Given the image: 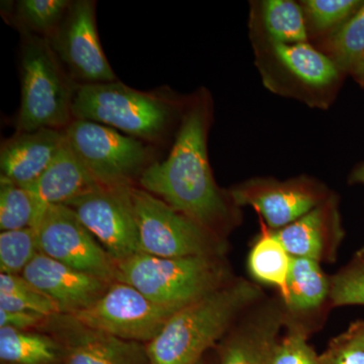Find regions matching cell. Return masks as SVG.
Wrapping results in <instances>:
<instances>
[{
    "label": "cell",
    "mask_w": 364,
    "mask_h": 364,
    "mask_svg": "<svg viewBox=\"0 0 364 364\" xmlns=\"http://www.w3.org/2000/svg\"><path fill=\"white\" fill-rule=\"evenodd\" d=\"M212 98L196 93L184 107L168 157L155 161L139 179L141 188L226 240L240 225V208L215 183L208 155Z\"/></svg>",
    "instance_id": "6da1fadb"
},
{
    "label": "cell",
    "mask_w": 364,
    "mask_h": 364,
    "mask_svg": "<svg viewBox=\"0 0 364 364\" xmlns=\"http://www.w3.org/2000/svg\"><path fill=\"white\" fill-rule=\"evenodd\" d=\"M265 298L256 282L234 279L181 309L146 344L151 364H198L248 309Z\"/></svg>",
    "instance_id": "7a4b0ae2"
},
{
    "label": "cell",
    "mask_w": 364,
    "mask_h": 364,
    "mask_svg": "<svg viewBox=\"0 0 364 364\" xmlns=\"http://www.w3.org/2000/svg\"><path fill=\"white\" fill-rule=\"evenodd\" d=\"M117 282L178 311L234 279L224 256L164 258L139 252L117 262Z\"/></svg>",
    "instance_id": "3957f363"
},
{
    "label": "cell",
    "mask_w": 364,
    "mask_h": 364,
    "mask_svg": "<svg viewBox=\"0 0 364 364\" xmlns=\"http://www.w3.org/2000/svg\"><path fill=\"white\" fill-rule=\"evenodd\" d=\"M179 114L176 100L119 81L78 85L72 105L74 119L105 124L146 143L164 138Z\"/></svg>",
    "instance_id": "277c9868"
},
{
    "label": "cell",
    "mask_w": 364,
    "mask_h": 364,
    "mask_svg": "<svg viewBox=\"0 0 364 364\" xmlns=\"http://www.w3.org/2000/svg\"><path fill=\"white\" fill-rule=\"evenodd\" d=\"M21 61L18 132L65 130L74 119L72 105L78 85L64 70L46 38L23 33Z\"/></svg>",
    "instance_id": "5b68a950"
},
{
    "label": "cell",
    "mask_w": 364,
    "mask_h": 364,
    "mask_svg": "<svg viewBox=\"0 0 364 364\" xmlns=\"http://www.w3.org/2000/svg\"><path fill=\"white\" fill-rule=\"evenodd\" d=\"M256 64L270 90L303 100L311 107L331 102L342 72L325 53L309 43L277 44L255 40Z\"/></svg>",
    "instance_id": "8992f818"
},
{
    "label": "cell",
    "mask_w": 364,
    "mask_h": 364,
    "mask_svg": "<svg viewBox=\"0 0 364 364\" xmlns=\"http://www.w3.org/2000/svg\"><path fill=\"white\" fill-rule=\"evenodd\" d=\"M64 134L74 154L102 186H134L155 162L147 143L105 124L73 119Z\"/></svg>",
    "instance_id": "52a82bcc"
},
{
    "label": "cell",
    "mask_w": 364,
    "mask_h": 364,
    "mask_svg": "<svg viewBox=\"0 0 364 364\" xmlns=\"http://www.w3.org/2000/svg\"><path fill=\"white\" fill-rule=\"evenodd\" d=\"M140 252L164 258L225 256L226 240L143 188H131Z\"/></svg>",
    "instance_id": "ba28073f"
},
{
    "label": "cell",
    "mask_w": 364,
    "mask_h": 364,
    "mask_svg": "<svg viewBox=\"0 0 364 364\" xmlns=\"http://www.w3.org/2000/svg\"><path fill=\"white\" fill-rule=\"evenodd\" d=\"M177 312L151 301L130 284L116 282L97 303L70 316L92 329L146 345L156 338Z\"/></svg>",
    "instance_id": "9c48e42d"
},
{
    "label": "cell",
    "mask_w": 364,
    "mask_h": 364,
    "mask_svg": "<svg viewBox=\"0 0 364 364\" xmlns=\"http://www.w3.org/2000/svg\"><path fill=\"white\" fill-rule=\"evenodd\" d=\"M35 230L41 253L109 284L117 282V263L70 208L50 207Z\"/></svg>",
    "instance_id": "30bf717a"
},
{
    "label": "cell",
    "mask_w": 364,
    "mask_h": 364,
    "mask_svg": "<svg viewBox=\"0 0 364 364\" xmlns=\"http://www.w3.org/2000/svg\"><path fill=\"white\" fill-rule=\"evenodd\" d=\"M132 188L100 186L65 205L116 263L140 252Z\"/></svg>",
    "instance_id": "8fae6325"
},
{
    "label": "cell",
    "mask_w": 364,
    "mask_h": 364,
    "mask_svg": "<svg viewBox=\"0 0 364 364\" xmlns=\"http://www.w3.org/2000/svg\"><path fill=\"white\" fill-rule=\"evenodd\" d=\"M48 41L73 80L83 85L117 81L98 38L95 1H72L61 25Z\"/></svg>",
    "instance_id": "7c38bea8"
},
{
    "label": "cell",
    "mask_w": 364,
    "mask_h": 364,
    "mask_svg": "<svg viewBox=\"0 0 364 364\" xmlns=\"http://www.w3.org/2000/svg\"><path fill=\"white\" fill-rule=\"evenodd\" d=\"M238 208L257 210L270 230L289 226L332 193L324 184L306 176L279 181L274 178H252L228 191Z\"/></svg>",
    "instance_id": "4fadbf2b"
},
{
    "label": "cell",
    "mask_w": 364,
    "mask_h": 364,
    "mask_svg": "<svg viewBox=\"0 0 364 364\" xmlns=\"http://www.w3.org/2000/svg\"><path fill=\"white\" fill-rule=\"evenodd\" d=\"M287 320L279 296L261 299L236 321L215 346L219 364H268Z\"/></svg>",
    "instance_id": "5bb4252c"
},
{
    "label": "cell",
    "mask_w": 364,
    "mask_h": 364,
    "mask_svg": "<svg viewBox=\"0 0 364 364\" xmlns=\"http://www.w3.org/2000/svg\"><path fill=\"white\" fill-rule=\"evenodd\" d=\"M48 323L63 348L62 364H151L145 344L92 329L65 314L51 316Z\"/></svg>",
    "instance_id": "9a60e30c"
},
{
    "label": "cell",
    "mask_w": 364,
    "mask_h": 364,
    "mask_svg": "<svg viewBox=\"0 0 364 364\" xmlns=\"http://www.w3.org/2000/svg\"><path fill=\"white\" fill-rule=\"evenodd\" d=\"M23 277L51 299L60 314L73 315L90 308L112 284L38 253L23 272Z\"/></svg>",
    "instance_id": "2e32d148"
},
{
    "label": "cell",
    "mask_w": 364,
    "mask_h": 364,
    "mask_svg": "<svg viewBox=\"0 0 364 364\" xmlns=\"http://www.w3.org/2000/svg\"><path fill=\"white\" fill-rule=\"evenodd\" d=\"M275 233L291 257L333 262L345 235L338 198L330 196L308 214Z\"/></svg>",
    "instance_id": "e0dca14e"
},
{
    "label": "cell",
    "mask_w": 364,
    "mask_h": 364,
    "mask_svg": "<svg viewBox=\"0 0 364 364\" xmlns=\"http://www.w3.org/2000/svg\"><path fill=\"white\" fill-rule=\"evenodd\" d=\"M66 142L64 131L18 132L0 149L1 176L23 188L33 184L52 164Z\"/></svg>",
    "instance_id": "ac0fdd59"
},
{
    "label": "cell",
    "mask_w": 364,
    "mask_h": 364,
    "mask_svg": "<svg viewBox=\"0 0 364 364\" xmlns=\"http://www.w3.org/2000/svg\"><path fill=\"white\" fill-rule=\"evenodd\" d=\"M97 186L100 184L90 176L66 141L44 173L25 188L32 196L35 205L32 228L38 227L50 207L66 205Z\"/></svg>",
    "instance_id": "d6986e66"
},
{
    "label": "cell",
    "mask_w": 364,
    "mask_h": 364,
    "mask_svg": "<svg viewBox=\"0 0 364 364\" xmlns=\"http://www.w3.org/2000/svg\"><path fill=\"white\" fill-rule=\"evenodd\" d=\"M330 298V279L321 263L309 258L293 257L287 293L282 299L287 320L316 312Z\"/></svg>",
    "instance_id": "ffe728a7"
},
{
    "label": "cell",
    "mask_w": 364,
    "mask_h": 364,
    "mask_svg": "<svg viewBox=\"0 0 364 364\" xmlns=\"http://www.w3.org/2000/svg\"><path fill=\"white\" fill-rule=\"evenodd\" d=\"M251 21L255 40L277 44L308 43L309 32L301 4L291 0H265L258 4Z\"/></svg>",
    "instance_id": "44dd1931"
},
{
    "label": "cell",
    "mask_w": 364,
    "mask_h": 364,
    "mask_svg": "<svg viewBox=\"0 0 364 364\" xmlns=\"http://www.w3.org/2000/svg\"><path fill=\"white\" fill-rule=\"evenodd\" d=\"M291 260L293 257L275 231L261 223V233L254 242L247 260L249 273L255 282L274 287L279 291V298H284Z\"/></svg>",
    "instance_id": "7402d4cb"
},
{
    "label": "cell",
    "mask_w": 364,
    "mask_h": 364,
    "mask_svg": "<svg viewBox=\"0 0 364 364\" xmlns=\"http://www.w3.org/2000/svg\"><path fill=\"white\" fill-rule=\"evenodd\" d=\"M63 348L49 335L0 328L2 364H62Z\"/></svg>",
    "instance_id": "603a6c76"
},
{
    "label": "cell",
    "mask_w": 364,
    "mask_h": 364,
    "mask_svg": "<svg viewBox=\"0 0 364 364\" xmlns=\"http://www.w3.org/2000/svg\"><path fill=\"white\" fill-rule=\"evenodd\" d=\"M0 310L58 315L56 304L21 274H0Z\"/></svg>",
    "instance_id": "cb8c5ba5"
},
{
    "label": "cell",
    "mask_w": 364,
    "mask_h": 364,
    "mask_svg": "<svg viewBox=\"0 0 364 364\" xmlns=\"http://www.w3.org/2000/svg\"><path fill=\"white\" fill-rule=\"evenodd\" d=\"M325 54L342 73L351 72L364 52V2L324 42Z\"/></svg>",
    "instance_id": "d4e9b609"
},
{
    "label": "cell",
    "mask_w": 364,
    "mask_h": 364,
    "mask_svg": "<svg viewBox=\"0 0 364 364\" xmlns=\"http://www.w3.org/2000/svg\"><path fill=\"white\" fill-rule=\"evenodd\" d=\"M68 0H21L16 4V23L23 33L49 39L65 18Z\"/></svg>",
    "instance_id": "484cf974"
},
{
    "label": "cell",
    "mask_w": 364,
    "mask_h": 364,
    "mask_svg": "<svg viewBox=\"0 0 364 364\" xmlns=\"http://www.w3.org/2000/svg\"><path fill=\"white\" fill-rule=\"evenodd\" d=\"M359 0H305L301 2L309 33H332L363 6Z\"/></svg>",
    "instance_id": "4316f807"
},
{
    "label": "cell",
    "mask_w": 364,
    "mask_h": 364,
    "mask_svg": "<svg viewBox=\"0 0 364 364\" xmlns=\"http://www.w3.org/2000/svg\"><path fill=\"white\" fill-rule=\"evenodd\" d=\"M40 253L37 231L32 227L0 233V270L6 274H23Z\"/></svg>",
    "instance_id": "83f0119b"
},
{
    "label": "cell",
    "mask_w": 364,
    "mask_h": 364,
    "mask_svg": "<svg viewBox=\"0 0 364 364\" xmlns=\"http://www.w3.org/2000/svg\"><path fill=\"white\" fill-rule=\"evenodd\" d=\"M35 205L28 189L0 176V230L14 231L32 227Z\"/></svg>",
    "instance_id": "f1b7e54d"
},
{
    "label": "cell",
    "mask_w": 364,
    "mask_h": 364,
    "mask_svg": "<svg viewBox=\"0 0 364 364\" xmlns=\"http://www.w3.org/2000/svg\"><path fill=\"white\" fill-rule=\"evenodd\" d=\"M287 331L277 340L268 364H321L320 355L309 344V330L303 323L287 320Z\"/></svg>",
    "instance_id": "f546056e"
},
{
    "label": "cell",
    "mask_w": 364,
    "mask_h": 364,
    "mask_svg": "<svg viewBox=\"0 0 364 364\" xmlns=\"http://www.w3.org/2000/svg\"><path fill=\"white\" fill-rule=\"evenodd\" d=\"M329 301L334 306H364V248L330 277Z\"/></svg>",
    "instance_id": "4dcf8cb0"
},
{
    "label": "cell",
    "mask_w": 364,
    "mask_h": 364,
    "mask_svg": "<svg viewBox=\"0 0 364 364\" xmlns=\"http://www.w3.org/2000/svg\"><path fill=\"white\" fill-rule=\"evenodd\" d=\"M321 364H364V348L348 332L331 340L320 354Z\"/></svg>",
    "instance_id": "1f68e13d"
},
{
    "label": "cell",
    "mask_w": 364,
    "mask_h": 364,
    "mask_svg": "<svg viewBox=\"0 0 364 364\" xmlns=\"http://www.w3.org/2000/svg\"><path fill=\"white\" fill-rule=\"evenodd\" d=\"M49 318L33 312H21V311L9 312V311L0 310V328L9 327L21 330V331H28L31 328L46 324Z\"/></svg>",
    "instance_id": "d6a6232c"
},
{
    "label": "cell",
    "mask_w": 364,
    "mask_h": 364,
    "mask_svg": "<svg viewBox=\"0 0 364 364\" xmlns=\"http://www.w3.org/2000/svg\"><path fill=\"white\" fill-rule=\"evenodd\" d=\"M347 332L354 339L358 340L359 344L364 348V321H356V322L352 323L350 327L347 329Z\"/></svg>",
    "instance_id": "836d02e7"
},
{
    "label": "cell",
    "mask_w": 364,
    "mask_h": 364,
    "mask_svg": "<svg viewBox=\"0 0 364 364\" xmlns=\"http://www.w3.org/2000/svg\"><path fill=\"white\" fill-rule=\"evenodd\" d=\"M350 73L356 79V81H358L361 85L364 86V52L361 55L360 58L358 59V61L356 62L355 65L352 68Z\"/></svg>",
    "instance_id": "e575fe53"
},
{
    "label": "cell",
    "mask_w": 364,
    "mask_h": 364,
    "mask_svg": "<svg viewBox=\"0 0 364 364\" xmlns=\"http://www.w3.org/2000/svg\"><path fill=\"white\" fill-rule=\"evenodd\" d=\"M350 182L364 186V163L353 170L350 176Z\"/></svg>",
    "instance_id": "d590c367"
},
{
    "label": "cell",
    "mask_w": 364,
    "mask_h": 364,
    "mask_svg": "<svg viewBox=\"0 0 364 364\" xmlns=\"http://www.w3.org/2000/svg\"><path fill=\"white\" fill-rule=\"evenodd\" d=\"M198 364H205V361H203V358L202 359V360L200 361V363H198Z\"/></svg>",
    "instance_id": "8d00e7d4"
}]
</instances>
